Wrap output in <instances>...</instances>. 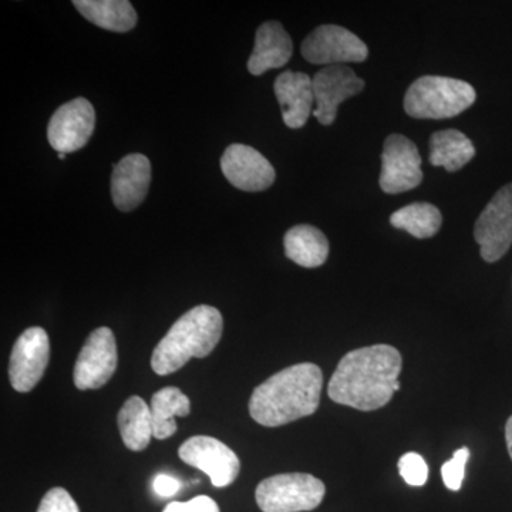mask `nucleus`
Wrapping results in <instances>:
<instances>
[{
  "mask_svg": "<svg viewBox=\"0 0 512 512\" xmlns=\"http://www.w3.org/2000/svg\"><path fill=\"white\" fill-rule=\"evenodd\" d=\"M163 512H221L218 504L207 495H198L187 503L174 501L164 508Z\"/></svg>",
  "mask_w": 512,
  "mask_h": 512,
  "instance_id": "27",
  "label": "nucleus"
},
{
  "mask_svg": "<svg viewBox=\"0 0 512 512\" xmlns=\"http://www.w3.org/2000/svg\"><path fill=\"white\" fill-rule=\"evenodd\" d=\"M116 338L110 328L93 330L74 365L73 380L79 390L100 389L117 369Z\"/></svg>",
  "mask_w": 512,
  "mask_h": 512,
  "instance_id": "8",
  "label": "nucleus"
},
{
  "mask_svg": "<svg viewBox=\"0 0 512 512\" xmlns=\"http://www.w3.org/2000/svg\"><path fill=\"white\" fill-rule=\"evenodd\" d=\"M484 261L497 262L512 245V184L504 185L481 212L474 227Z\"/></svg>",
  "mask_w": 512,
  "mask_h": 512,
  "instance_id": "7",
  "label": "nucleus"
},
{
  "mask_svg": "<svg viewBox=\"0 0 512 512\" xmlns=\"http://www.w3.org/2000/svg\"><path fill=\"white\" fill-rule=\"evenodd\" d=\"M326 487L311 474H278L256 487V504L264 512H301L318 508Z\"/></svg>",
  "mask_w": 512,
  "mask_h": 512,
  "instance_id": "5",
  "label": "nucleus"
},
{
  "mask_svg": "<svg viewBox=\"0 0 512 512\" xmlns=\"http://www.w3.org/2000/svg\"><path fill=\"white\" fill-rule=\"evenodd\" d=\"M468 458H470V450L467 447L460 448L456 451L454 457L448 460L441 467V477L448 490L458 491L463 485L464 476H466V466Z\"/></svg>",
  "mask_w": 512,
  "mask_h": 512,
  "instance_id": "25",
  "label": "nucleus"
},
{
  "mask_svg": "<svg viewBox=\"0 0 512 512\" xmlns=\"http://www.w3.org/2000/svg\"><path fill=\"white\" fill-rule=\"evenodd\" d=\"M476 156V148L466 134L458 130L437 131L430 138V163L456 173Z\"/></svg>",
  "mask_w": 512,
  "mask_h": 512,
  "instance_id": "20",
  "label": "nucleus"
},
{
  "mask_svg": "<svg viewBox=\"0 0 512 512\" xmlns=\"http://www.w3.org/2000/svg\"><path fill=\"white\" fill-rule=\"evenodd\" d=\"M284 245L286 256L303 268H318L328 259V238L312 225H296L289 229Z\"/></svg>",
  "mask_w": 512,
  "mask_h": 512,
  "instance_id": "18",
  "label": "nucleus"
},
{
  "mask_svg": "<svg viewBox=\"0 0 512 512\" xmlns=\"http://www.w3.org/2000/svg\"><path fill=\"white\" fill-rule=\"evenodd\" d=\"M121 437L128 450H146L153 439V414L141 397L131 396L121 407L119 417Z\"/></svg>",
  "mask_w": 512,
  "mask_h": 512,
  "instance_id": "22",
  "label": "nucleus"
},
{
  "mask_svg": "<svg viewBox=\"0 0 512 512\" xmlns=\"http://www.w3.org/2000/svg\"><path fill=\"white\" fill-rule=\"evenodd\" d=\"M150 409L154 439L167 440L178 429L175 416L187 417L191 412V403L178 387H164L151 397Z\"/></svg>",
  "mask_w": 512,
  "mask_h": 512,
  "instance_id": "21",
  "label": "nucleus"
},
{
  "mask_svg": "<svg viewBox=\"0 0 512 512\" xmlns=\"http://www.w3.org/2000/svg\"><path fill=\"white\" fill-rule=\"evenodd\" d=\"M421 181L423 171L416 144L402 134L387 137L382 154L380 188L386 194H402L419 187Z\"/></svg>",
  "mask_w": 512,
  "mask_h": 512,
  "instance_id": "9",
  "label": "nucleus"
},
{
  "mask_svg": "<svg viewBox=\"0 0 512 512\" xmlns=\"http://www.w3.org/2000/svg\"><path fill=\"white\" fill-rule=\"evenodd\" d=\"M274 89L286 126L293 130L305 126L315 103L311 77L288 70L276 77Z\"/></svg>",
  "mask_w": 512,
  "mask_h": 512,
  "instance_id": "16",
  "label": "nucleus"
},
{
  "mask_svg": "<svg viewBox=\"0 0 512 512\" xmlns=\"http://www.w3.org/2000/svg\"><path fill=\"white\" fill-rule=\"evenodd\" d=\"M224 319L217 308L200 305L184 313L158 343L151 367L160 376L171 375L192 357H207L220 343Z\"/></svg>",
  "mask_w": 512,
  "mask_h": 512,
  "instance_id": "3",
  "label": "nucleus"
},
{
  "mask_svg": "<svg viewBox=\"0 0 512 512\" xmlns=\"http://www.w3.org/2000/svg\"><path fill=\"white\" fill-rule=\"evenodd\" d=\"M178 456L188 466L201 470L210 477L211 483L225 488L237 480L241 463L234 451L222 441L208 436H194L185 441Z\"/></svg>",
  "mask_w": 512,
  "mask_h": 512,
  "instance_id": "10",
  "label": "nucleus"
},
{
  "mask_svg": "<svg viewBox=\"0 0 512 512\" xmlns=\"http://www.w3.org/2000/svg\"><path fill=\"white\" fill-rule=\"evenodd\" d=\"M181 483L180 480L168 474H158L153 481V490L158 497L168 498L173 497L180 491Z\"/></svg>",
  "mask_w": 512,
  "mask_h": 512,
  "instance_id": "28",
  "label": "nucleus"
},
{
  "mask_svg": "<svg viewBox=\"0 0 512 512\" xmlns=\"http://www.w3.org/2000/svg\"><path fill=\"white\" fill-rule=\"evenodd\" d=\"M151 184V163L143 154H128L114 165L111 197L117 210L130 212L146 200Z\"/></svg>",
  "mask_w": 512,
  "mask_h": 512,
  "instance_id": "15",
  "label": "nucleus"
},
{
  "mask_svg": "<svg viewBox=\"0 0 512 512\" xmlns=\"http://www.w3.org/2000/svg\"><path fill=\"white\" fill-rule=\"evenodd\" d=\"M323 375L313 363L286 367L259 384L249 400V414L265 427H279L318 410Z\"/></svg>",
  "mask_w": 512,
  "mask_h": 512,
  "instance_id": "2",
  "label": "nucleus"
},
{
  "mask_svg": "<svg viewBox=\"0 0 512 512\" xmlns=\"http://www.w3.org/2000/svg\"><path fill=\"white\" fill-rule=\"evenodd\" d=\"M73 5L101 29L126 33L136 28V9L127 0H76Z\"/></svg>",
  "mask_w": 512,
  "mask_h": 512,
  "instance_id": "19",
  "label": "nucleus"
},
{
  "mask_svg": "<svg viewBox=\"0 0 512 512\" xmlns=\"http://www.w3.org/2000/svg\"><path fill=\"white\" fill-rule=\"evenodd\" d=\"M302 56L312 64L340 66L345 63H362L369 56V49L355 33L336 25H323L313 30L302 43Z\"/></svg>",
  "mask_w": 512,
  "mask_h": 512,
  "instance_id": "6",
  "label": "nucleus"
},
{
  "mask_svg": "<svg viewBox=\"0 0 512 512\" xmlns=\"http://www.w3.org/2000/svg\"><path fill=\"white\" fill-rule=\"evenodd\" d=\"M221 170L235 188L247 192L268 190L275 181L272 164L255 148L232 144L221 158Z\"/></svg>",
  "mask_w": 512,
  "mask_h": 512,
  "instance_id": "14",
  "label": "nucleus"
},
{
  "mask_svg": "<svg viewBox=\"0 0 512 512\" xmlns=\"http://www.w3.org/2000/svg\"><path fill=\"white\" fill-rule=\"evenodd\" d=\"M291 36L279 22H266L256 30L255 47L248 60L249 73L262 76L272 69L284 67L291 60Z\"/></svg>",
  "mask_w": 512,
  "mask_h": 512,
  "instance_id": "17",
  "label": "nucleus"
},
{
  "mask_svg": "<svg viewBox=\"0 0 512 512\" xmlns=\"http://www.w3.org/2000/svg\"><path fill=\"white\" fill-rule=\"evenodd\" d=\"M400 476L412 487H423L429 480V466L417 453L404 454L399 460Z\"/></svg>",
  "mask_w": 512,
  "mask_h": 512,
  "instance_id": "24",
  "label": "nucleus"
},
{
  "mask_svg": "<svg viewBox=\"0 0 512 512\" xmlns=\"http://www.w3.org/2000/svg\"><path fill=\"white\" fill-rule=\"evenodd\" d=\"M402 355L389 345L352 350L340 360L328 386L333 402L360 412L382 409L392 400L402 372Z\"/></svg>",
  "mask_w": 512,
  "mask_h": 512,
  "instance_id": "1",
  "label": "nucleus"
},
{
  "mask_svg": "<svg viewBox=\"0 0 512 512\" xmlns=\"http://www.w3.org/2000/svg\"><path fill=\"white\" fill-rule=\"evenodd\" d=\"M50 359V342L46 330L26 329L16 340L9 362V379L13 389L29 393L45 375Z\"/></svg>",
  "mask_w": 512,
  "mask_h": 512,
  "instance_id": "11",
  "label": "nucleus"
},
{
  "mask_svg": "<svg viewBox=\"0 0 512 512\" xmlns=\"http://www.w3.org/2000/svg\"><path fill=\"white\" fill-rule=\"evenodd\" d=\"M94 127L96 113L92 103L77 97L55 111L47 127V140L59 154L74 153L89 143Z\"/></svg>",
  "mask_w": 512,
  "mask_h": 512,
  "instance_id": "12",
  "label": "nucleus"
},
{
  "mask_svg": "<svg viewBox=\"0 0 512 512\" xmlns=\"http://www.w3.org/2000/svg\"><path fill=\"white\" fill-rule=\"evenodd\" d=\"M37 512H80L79 505L64 488L56 487L47 491Z\"/></svg>",
  "mask_w": 512,
  "mask_h": 512,
  "instance_id": "26",
  "label": "nucleus"
},
{
  "mask_svg": "<svg viewBox=\"0 0 512 512\" xmlns=\"http://www.w3.org/2000/svg\"><path fill=\"white\" fill-rule=\"evenodd\" d=\"M59 158L60 160H64V158H66V154H59Z\"/></svg>",
  "mask_w": 512,
  "mask_h": 512,
  "instance_id": "30",
  "label": "nucleus"
},
{
  "mask_svg": "<svg viewBox=\"0 0 512 512\" xmlns=\"http://www.w3.org/2000/svg\"><path fill=\"white\" fill-rule=\"evenodd\" d=\"M441 222L443 217L439 208L429 202H414L393 212L390 217L394 228L403 229L419 239L434 237L440 231Z\"/></svg>",
  "mask_w": 512,
  "mask_h": 512,
  "instance_id": "23",
  "label": "nucleus"
},
{
  "mask_svg": "<svg viewBox=\"0 0 512 512\" xmlns=\"http://www.w3.org/2000/svg\"><path fill=\"white\" fill-rule=\"evenodd\" d=\"M476 99L474 87L463 80L424 76L407 90L404 110L413 119H451L470 109Z\"/></svg>",
  "mask_w": 512,
  "mask_h": 512,
  "instance_id": "4",
  "label": "nucleus"
},
{
  "mask_svg": "<svg viewBox=\"0 0 512 512\" xmlns=\"http://www.w3.org/2000/svg\"><path fill=\"white\" fill-rule=\"evenodd\" d=\"M316 109L313 116L322 126H330L338 116L343 101L365 89V82L346 64L323 67L312 79Z\"/></svg>",
  "mask_w": 512,
  "mask_h": 512,
  "instance_id": "13",
  "label": "nucleus"
},
{
  "mask_svg": "<svg viewBox=\"0 0 512 512\" xmlns=\"http://www.w3.org/2000/svg\"><path fill=\"white\" fill-rule=\"evenodd\" d=\"M505 441H507L508 454H510L512 460V416L507 421L505 426Z\"/></svg>",
  "mask_w": 512,
  "mask_h": 512,
  "instance_id": "29",
  "label": "nucleus"
}]
</instances>
